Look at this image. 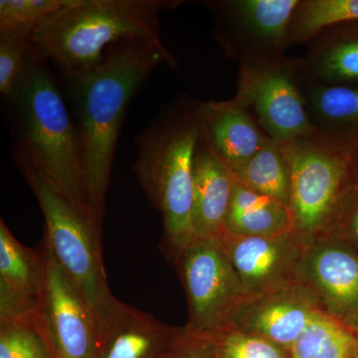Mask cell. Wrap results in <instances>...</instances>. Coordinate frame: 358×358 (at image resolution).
Returning a JSON list of instances; mask_svg holds the SVG:
<instances>
[{
    "mask_svg": "<svg viewBox=\"0 0 358 358\" xmlns=\"http://www.w3.org/2000/svg\"><path fill=\"white\" fill-rule=\"evenodd\" d=\"M160 65L178 67L164 42L127 39L109 47L93 67L61 74L63 93L81 140L90 206L100 223L129 103Z\"/></svg>",
    "mask_w": 358,
    "mask_h": 358,
    "instance_id": "obj_1",
    "label": "cell"
},
{
    "mask_svg": "<svg viewBox=\"0 0 358 358\" xmlns=\"http://www.w3.org/2000/svg\"><path fill=\"white\" fill-rule=\"evenodd\" d=\"M4 101L13 152L70 203L99 222L90 206L79 131L48 61L34 57L28 49L22 74Z\"/></svg>",
    "mask_w": 358,
    "mask_h": 358,
    "instance_id": "obj_2",
    "label": "cell"
},
{
    "mask_svg": "<svg viewBox=\"0 0 358 358\" xmlns=\"http://www.w3.org/2000/svg\"><path fill=\"white\" fill-rule=\"evenodd\" d=\"M199 100L181 95L169 101L134 138V171L162 214V252L173 263L194 238L193 162L199 143Z\"/></svg>",
    "mask_w": 358,
    "mask_h": 358,
    "instance_id": "obj_3",
    "label": "cell"
},
{
    "mask_svg": "<svg viewBox=\"0 0 358 358\" xmlns=\"http://www.w3.org/2000/svg\"><path fill=\"white\" fill-rule=\"evenodd\" d=\"M181 0H69L33 27L29 52L53 62L61 74L82 72L122 40L162 42L160 13Z\"/></svg>",
    "mask_w": 358,
    "mask_h": 358,
    "instance_id": "obj_4",
    "label": "cell"
},
{
    "mask_svg": "<svg viewBox=\"0 0 358 358\" xmlns=\"http://www.w3.org/2000/svg\"><path fill=\"white\" fill-rule=\"evenodd\" d=\"M13 160L43 214L44 244L88 301L102 341L124 305L113 296L103 267L102 224L70 203L22 155L13 152Z\"/></svg>",
    "mask_w": 358,
    "mask_h": 358,
    "instance_id": "obj_5",
    "label": "cell"
},
{
    "mask_svg": "<svg viewBox=\"0 0 358 358\" xmlns=\"http://www.w3.org/2000/svg\"><path fill=\"white\" fill-rule=\"evenodd\" d=\"M291 171L289 206L294 229L305 238L329 234L352 189V152L317 134L280 143Z\"/></svg>",
    "mask_w": 358,
    "mask_h": 358,
    "instance_id": "obj_6",
    "label": "cell"
},
{
    "mask_svg": "<svg viewBox=\"0 0 358 358\" xmlns=\"http://www.w3.org/2000/svg\"><path fill=\"white\" fill-rule=\"evenodd\" d=\"M171 264L185 289V329L212 338L231 326L247 294L221 240L194 237Z\"/></svg>",
    "mask_w": 358,
    "mask_h": 358,
    "instance_id": "obj_7",
    "label": "cell"
},
{
    "mask_svg": "<svg viewBox=\"0 0 358 358\" xmlns=\"http://www.w3.org/2000/svg\"><path fill=\"white\" fill-rule=\"evenodd\" d=\"M300 57L239 65L234 99L271 140L286 143L315 134L299 84Z\"/></svg>",
    "mask_w": 358,
    "mask_h": 358,
    "instance_id": "obj_8",
    "label": "cell"
},
{
    "mask_svg": "<svg viewBox=\"0 0 358 358\" xmlns=\"http://www.w3.org/2000/svg\"><path fill=\"white\" fill-rule=\"evenodd\" d=\"M301 0H208L213 35L239 65L286 58L288 33Z\"/></svg>",
    "mask_w": 358,
    "mask_h": 358,
    "instance_id": "obj_9",
    "label": "cell"
},
{
    "mask_svg": "<svg viewBox=\"0 0 358 358\" xmlns=\"http://www.w3.org/2000/svg\"><path fill=\"white\" fill-rule=\"evenodd\" d=\"M298 282L320 312L358 334V252L331 234L308 238Z\"/></svg>",
    "mask_w": 358,
    "mask_h": 358,
    "instance_id": "obj_10",
    "label": "cell"
},
{
    "mask_svg": "<svg viewBox=\"0 0 358 358\" xmlns=\"http://www.w3.org/2000/svg\"><path fill=\"white\" fill-rule=\"evenodd\" d=\"M39 310L57 358H96L101 331L93 310L79 289L56 262L46 245Z\"/></svg>",
    "mask_w": 358,
    "mask_h": 358,
    "instance_id": "obj_11",
    "label": "cell"
},
{
    "mask_svg": "<svg viewBox=\"0 0 358 358\" xmlns=\"http://www.w3.org/2000/svg\"><path fill=\"white\" fill-rule=\"evenodd\" d=\"M218 238L247 296L270 293L298 282L308 238L296 232L278 237L237 236L224 232Z\"/></svg>",
    "mask_w": 358,
    "mask_h": 358,
    "instance_id": "obj_12",
    "label": "cell"
},
{
    "mask_svg": "<svg viewBox=\"0 0 358 358\" xmlns=\"http://www.w3.org/2000/svg\"><path fill=\"white\" fill-rule=\"evenodd\" d=\"M317 310L312 294L298 282L270 293L247 296L235 313L232 326L289 350Z\"/></svg>",
    "mask_w": 358,
    "mask_h": 358,
    "instance_id": "obj_13",
    "label": "cell"
},
{
    "mask_svg": "<svg viewBox=\"0 0 358 358\" xmlns=\"http://www.w3.org/2000/svg\"><path fill=\"white\" fill-rule=\"evenodd\" d=\"M196 117L200 140L232 173L243 166L268 138L251 113L234 98L199 101Z\"/></svg>",
    "mask_w": 358,
    "mask_h": 358,
    "instance_id": "obj_14",
    "label": "cell"
},
{
    "mask_svg": "<svg viewBox=\"0 0 358 358\" xmlns=\"http://www.w3.org/2000/svg\"><path fill=\"white\" fill-rule=\"evenodd\" d=\"M44 257L41 250L21 244L0 220V320L39 310L43 289Z\"/></svg>",
    "mask_w": 358,
    "mask_h": 358,
    "instance_id": "obj_15",
    "label": "cell"
},
{
    "mask_svg": "<svg viewBox=\"0 0 358 358\" xmlns=\"http://www.w3.org/2000/svg\"><path fill=\"white\" fill-rule=\"evenodd\" d=\"M235 178L229 167L199 138L192 173V227L195 237L225 232Z\"/></svg>",
    "mask_w": 358,
    "mask_h": 358,
    "instance_id": "obj_16",
    "label": "cell"
},
{
    "mask_svg": "<svg viewBox=\"0 0 358 358\" xmlns=\"http://www.w3.org/2000/svg\"><path fill=\"white\" fill-rule=\"evenodd\" d=\"M300 60L301 81L358 86V21L324 28L308 42Z\"/></svg>",
    "mask_w": 358,
    "mask_h": 358,
    "instance_id": "obj_17",
    "label": "cell"
},
{
    "mask_svg": "<svg viewBox=\"0 0 358 358\" xmlns=\"http://www.w3.org/2000/svg\"><path fill=\"white\" fill-rule=\"evenodd\" d=\"M299 84L315 134L336 147L358 148V86Z\"/></svg>",
    "mask_w": 358,
    "mask_h": 358,
    "instance_id": "obj_18",
    "label": "cell"
},
{
    "mask_svg": "<svg viewBox=\"0 0 358 358\" xmlns=\"http://www.w3.org/2000/svg\"><path fill=\"white\" fill-rule=\"evenodd\" d=\"M179 329L124 303L103 334L96 358H162Z\"/></svg>",
    "mask_w": 358,
    "mask_h": 358,
    "instance_id": "obj_19",
    "label": "cell"
},
{
    "mask_svg": "<svg viewBox=\"0 0 358 358\" xmlns=\"http://www.w3.org/2000/svg\"><path fill=\"white\" fill-rule=\"evenodd\" d=\"M225 232L237 236L278 237L296 229L289 205L249 189L235 179Z\"/></svg>",
    "mask_w": 358,
    "mask_h": 358,
    "instance_id": "obj_20",
    "label": "cell"
},
{
    "mask_svg": "<svg viewBox=\"0 0 358 358\" xmlns=\"http://www.w3.org/2000/svg\"><path fill=\"white\" fill-rule=\"evenodd\" d=\"M233 176L238 182L249 189L289 205L291 193L289 162L281 145L270 138Z\"/></svg>",
    "mask_w": 358,
    "mask_h": 358,
    "instance_id": "obj_21",
    "label": "cell"
},
{
    "mask_svg": "<svg viewBox=\"0 0 358 358\" xmlns=\"http://www.w3.org/2000/svg\"><path fill=\"white\" fill-rule=\"evenodd\" d=\"M357 334L317 310L289 348L291 358H348Z\"/></svg>",
    "mask_w": 358,
    "mask_h": 358,
    "instance_id": "obj_22",
    "label": "cell"
},
{
    "mask_svg": "<svg viewBox=\"0 0 358 358\" xmlns=\"http://www.w3.org/2000/svg\"><path fill=\"white\" fill-rule=\"evenodd\" d=\"M353 21H358V0H301L289 24L288 47L307 45L324 28Z\"/></svg>",
    "mask_w": 358,
    "mask_h": 358,
    "instance_id": "obj_23",
    "label": "cell"
},
{
    "mask_svg": "<svg viewBox=\"0 0 358 358\" xmlns=\"http://www.w3.org/2000/svg\"><path fill=\"white\" fill-rule=\"evenodd\" d=\"M0 358H57L39 310L0 320Z\"/></svg>",
    "mask_w": 358,
    "mask_h": 358,
    "instance_id": "obj_24",
    "label": "cell"
},
{
    "mask_svg": "<svg viewBox=\"0 0 358 358\" xmlns=\"http://www.w3.org/2000/svg\"><path fill=\"white\" fill-rule=\"evenodd\" d=\"M212 338L216 358H291L287 348L261 336L244 333L232 324Z\"/></svg>",
    "mask_w": 358,
    "mask_h": 358,
    "instance_id": "obj_25",
    "label": "cell"
},
{
    "mask_svg": "<svg viewBox=\"0 0 358 358\" xmlns=\"http://www.w3.org/2000/svg\"><path fill=\"white\" fill-rule=\"evenodd\" d=\"M32 29L0 30V94L3 99L10 95L24 69Z\"/></svg>",
    "mask_w": 358,
    "mask_h": 358,
    "instance_id": "obj_26",
    "label": "cell"
},
{
    "mask_svg": "<svg viewBox=\"0 0 358 358\" xmlns=\"http://www.w3.org/2000/svg\"><path fill=\"white\" fill-rule=\"evenodd\" d=\"M69 0H1L0 30L34 27L37 23L66 6Z\"/></svg>",
    "mask_w": 358,
    "mask_h": 358,
    "instance_id": "obj_27",
    "label": "cell"
},
{
    "mask_svg": "<svg viewBox=\"0 0 358 358\" xmlns=\"http://www.w3.org/2000/svg\"><path fill=\"white\" fill-rule=\"evenodd\" d=\"M162 358H216L215 345L210 336L192 333L183 327Z\"/></svg>",
    "mask_w": 358,
    "mask_h": 358,
    "instance_id": "obj_28",
    "label": "cell"
},
{
    "mask_svg": "<svg viewBox=\"0 0 358 358\" xmlns=\"http://www.w3.org/2000/svg\"><path fill=\"white\" fill-rule=\"evenodd\" d=\"M329 234L341 238L358 252V188L355 185L343 200Z\"/></svg>",
    "mask_w": 358,
    "mask_h": 358,
    "instance_id": "obj_29",
    "label": "cell"
},
{
    "mask_svg": "<svg viewBox=\"0 0 358 358\" xmlns=\"http://www.w3.org/2000/svg\"><path fill=\"white\" fill-rule=\"evenodd\" d=\"M352 183L358 188V148L352 152Z\"/></svg>",
    "mask_w": 358,
    "mask_h": 358,
    "instance_id": "obj_30",
    "label": "cell"
},
{
    "mask_svg": "<svg viewBox=\"0 0 358 358\" xmlns=\"http://www.w3.org/2000/svg\"><path fill=\"white\" fill-rule=\"evenodd\" d=\"M348 358H358V334H357L355 345H353L352 352H350Z\"/></svg>",
    "mask_w": 358,
    "mask_h": 358,
    "instance_id": "obj_31",
    "label": "cell"
}]
</instances>
